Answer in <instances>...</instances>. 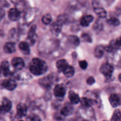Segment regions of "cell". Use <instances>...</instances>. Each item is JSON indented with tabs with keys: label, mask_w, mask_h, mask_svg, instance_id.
Returning <instances> with one entry per match:
<instances>
[{
	"label": "cell",
	"mask_w": 121,
	"mask_h": 121,
	"mask_svg": "<svg viewBox=\"0 0 121 121\" xmlns=\"http://www.w3.org/2000/svg\"><path fill=\"white\" fill-rule=\"evenodd\" d=\"M47 66L46 62L39 58H34L30 65V71L35 76L43 74L47 71Z\"/></svg>",
	"instance_id": "obj_1"
},
{
	"label": "cell",
	"mask_w": 121,
	"mask_h": 121,
	"mask_svg": "<svg viewBox=\"0 0 121 121\" xmlns=\"http://www.w3.org/2000/svg\"><path fill=\"white\" fill-rule=\"evenodd\" d=\"M92 6L93 10L96 15L100 18H104L106 17L107 13L105 9L101 6L100 4L96 0H93L92 1Z\"/></svg>",
	"instance_id": "obj_2"
},
{
	"label": "cell",
	"mask_w": 121,
	"mask_h": 121,
	"mask_svg": "<svg viewBox=\"0 0 121 121\" xmlns=\"http://www.w3.org/2000/svg\"><path fill=\"white\" fill-rule=\"evenodd\" d=\"M55 81V78L53 75H49L45 76L44 78H42L39 80V84L40 86L44 89H49L52 86L53 82Z\"/></svg>",
	"instance_id": "obj_3"
},
{
	"label": "cell",
	"mask_w": 121,
	"mask_h": 121,
	"mask_svg": "<svg viewBox=\"0 0 121 121\" xmlns=\"http://www.w3.org/2000/svg\"><path fill=\"white\" fill-rule=\"evenodd\" d=\"M17 83L13 79H4L0 82V88H5L8 91H13L17 87Z\"/></svg>",
	"instance_id": "obj_4"
},
{
	"label": "cell",
	"mask_w": 121,
	"mask_h": 121,
	"mask_svg": "<svg viewBox=\"0 0 121 121\" xmlns=\"http://www.w3.org/2000/svg\"><path fill=\"white\" fill-rule=\"evenodd\" d=\"M100 70L104 76L106 77L107 79H110L111 78L113 72L114 68L110 64L104 63L100 67Z\"/></svg>",
	"instance_id": "obj_5"
},
{
	"label": "cell",
	"mask_w": 121,
	"mask_h": 121,
	"mask_svg": "<svg viewBox=\"0 0 121 121\" xmlns=\"http://www.w3.org/2000/svg\"><path fill=\"white\" fill-rule=\"evenodd\" d=\"M8 17L9 20L15 21L20 18V12L15 8H12L8 11Z\"/></svg>",
	"instance_id": "obj_6"
},
{
	"label": "cell",
	"mask_w": 121,
	"mask_h": 121,
	"mask_svg": "<svg viewBox=\"0 0 121 121\" xmlns=\"http://www.w3.org/2000/svg\"><path fill=\"white\" fill-rule=\"evenodd\" d=\"M53 93L56 98H61L65 96L66 93V89L63 85H57L53 89Z\"/></svg>",
	"instance_id": "obj_7"
},
{
	"label": "cell",
	"mask_w": 121,
	"mask_h": 121,
	"mask_svg": "<svg viewBox=\"0 0 121 121\" xmlns=\"http://www.w3.org/2000/svg\"><path fill=\"white\" fill-rule=\"evenodd\" d=\"M11 64L16 70H21L24 67V62L20 57H14L12 59Z\"/></svg>",
	"instance_id": "obj_8"
},
{
	"label": "cell",
	"mask_w": 121,
	"mask_h": 121,
	"mask_svg": "<svg viewBox=\"0 0 121 121\" xmlns=\"http://www.w3.org/2000/svg\"><path fill=\"white\" fill-rule=\"evenodd\" d=\"M62 24H63L59 21H57L52 23L51 26V28H50L51 33L54 35H57L59 34L62 30Z\"/></svg>",
	"instance_id": "obj_9"
},
{
	"label": "cell",
	"mask_w": 121,
	"mask_h": 121,
	"mask_svg": "<svg viewBox=\"0 0 121 121\" xmlns=\"http://www.w3.org/2000/svg\"><path fill=\"white\" fill-rule=\"evenodd\" d=\"M74 108L72 105L71 104L66 103L60 110V114L65 117H67V116H70V115L72 114Z\"/></svg>",
	"instance_id": "obj_10"
},
{
	"label": "cell",
	"mask_w": 121,
	"mask_h": 121,
	"mask_svg": "<svg viewBox=\"0 0 121 121\" xmlns=\"http://www.w3.org/2000/svg\"><path fill=\"white\" fill-rule=\"evenodd\" d=\"M27 107L25 104L20 103L17 106V115L19 118L25 117L27 114Z\"/></svg>",
	"instance_id": "obj_11"
},
{
	"label": "cell",
	"mask_w": 121,
	"mask_h": 121,
	"mask_svg": "<svg viewBox=\"0 0 121 121\" xmlns=\"http://www.w3.org/2000/svg\"><path fill=\"white\" fill-rule=\"evenodd\" d=\"M0 71L5 76H8L11 74L9 70V65L7 61H3L0 66Z\"/></svg>",
	"instance_id": "obj_12"
},
{
	"label": "cell",
	"mask_w": 121,
	"mask_h": 121,
	"mask_svg": "<svg viewBox=\"0 0 121 121\" xmlns=\"http://www.w3.org/2000/svg\"><path fill=\"white\" fill-rule=\"evenodd\" d=\"M8 39L11 42L15 43L19 39V35L17 29L13 28L9 30L8 33Z\"/></svg>",
	"instance_id": "obj_13"
},
{
	"label": "cell",
	"mask_w": 121,
	"mask_h": 121,
	"mask_svg": "<svg viewBox=\"0 0 121 121\" xmlns=\"http://www.w3.org/2000/svg\"><path fill=\"white\" fill-rule=\"evenodd\" d=\"M109 101L112 106L116 108L121 105V99L116 94H112L109 98Z\"/></svg>",
	"instance_id": "obj_14"
},
{
	"label": "cell",
	"mask_w": 121,
	"mask_h": 121,
	"mask_svg": "<svg viewBox=\"0 0 121 121\" xmlns=\"http://www.w3.org/2000/svg\"><path fill=\"white\" fill-rule=\"evenodd\" d=\"M119 47V46L117 44L116 40H112L109 44L104 47V48H105V51H106V52H109V53H113V52L117 51Z\"/></svg>",
	"instance_id": "obj_15"
},
{
	"label": "cell",
	"mask_w": 121,
	"mask_h": 121,
	"mask_svg": "<svg viewBox=\"0 0 121 121\" xmlns=\"http://www.w3.org/2000/svg\"><path fill=\"white\" fill-rule=\"evenodd\" d=\"M2 108L4 112H9L12 108V103L7 98H4L2 100Z\"/></svg>",
	"instance_id": "obj_16"
},
{
	"label": "cell",
	"mask_w": 121,
	"mask_h": 121,
	"mask_svg": "<svg viewBox=\"0 0 121 121\" xmlns=\"http://www.w3.org/2000/svg\"><path fill=\"white\" fill-rule=\"evenodd\" d=\"M94 17L91 15H87L83 17L81 19L80 24L83 27H87L93 21Z\"/></svg>",
	"instance_id": "obj_17"
},
{
	"label": "cell",
	"mask_w": 121,
	"mask_h": 121,
	"mask_svg": "<svg viewBox=\"0 0 121 121\" xmlns=\"http://www.w3.org/2000/svg\"><path fill=\"white\" fill-rule=\"evenodd\" d=\"M4 51L6 53H13L15 51V43L13 42H8L5 44L4 46Z\"/></svg>",
	"instance_id": "obj_18"
},
{
	"label": "cell",
	"mask_w": 121,
	"mask_h": 121,
	"mask_svg": "<svg viewBox=\"0 0 121 121\" xmlns=\"http://www.w3.org/2000/svg\"><path fill=\"white\" fill-rule=\"evenodd\" d=\"M68 97L70 102L72 104H77L80 101V98L79 96L72 91H70L69 92Z\"/></svg>",
	"instance_id": "obj_19"
},
{
	"label": "cell",
	"mask_w": 121,
	"mask_h": 121,
	"mask_svg": "<svg viewBox=\"0 0 121 121\" xmlns=\"http://www.w3.org/2000/svg\"><path fill=\"white\" fill-rule=\"evenodd\" d=\"M19 47L21 52L24 54H28L30 53L29 45L26 41H21L19 43Z\"/></svg>",
	"instance_id": "obj_20"
},
{
	"label": "cell",
	"mask_w": 121,
	"mask_h": 121,
	"mask_svg": "<svg viewBox=\"0 0 121 121\" xmlns=\"http://www.w3.org/2000/svg\"><path fill=\"white\" fill-rule=\"evenodd\" d=\"M104 51H105V48L103 46H101V45L96 46L94 49V52L95 56L97 58L102 57L104 55Z\"/></svg>",
	"instance_id": "obj_21"
},
{
	"label": "cell",
	"mask_w": 121,
	"mask_h": 121,
	"mask_svg": "<svg viewBox=\"0 0 121 121\" xmlns=\"http://www.w3.org/2000/svg\"><path fill=\"white\" fill-rule=\"evenodd\" d=\"M56 65V67L58 69V70L59 72H62L63 70L66 68V66L68 65V63L66 60H65V59H60V60L57 61Z\"/></svg>",
	"instance_id": "obj_22"
},
{
	"label": "cell",
	"mask_w": 121,
	"mask_h": 121,
	"mask_svg": "<svg viewBox=\"0 0 121 121\" xmlns=\"http://www.w3.org/2000/svg\"><path fill=\"white\" fill-rule=\"evenodd\" d=\"M81 105L84 108H90L94 102L93 99H89L88 98H82L80 99Z\"/></svg>",
	"instance_id": "obj_23"
},
{
	"label": "cell",
	"mask_w": 121,
	"mask_h": 121,
	"mask_svg": "<svg viewBox=\"0 0 121 121\" xmlns=\"http://www.w3.org/2000/svg\"><path fill=\"white\" fill-rule=\"evenodd\" d=\"M74 69L72 66L68 65L66 68L63 70V73L66 78H71L74 74Z\"/></svg>",
	"instance_id": "obj_24"
},
{
	"label": "cell",
	"mask_w": 121,
	"mask_h": 121,
	"mask_svg": "<svg viewBox=\"0 0 121 121\" xmlns=\"http://www.w3.org/2000/svg\"><path fill=\"white\" fill-rule=\"evenodd\" d=\"M103 28V24H102V21L100 20H97L95 23L94 24L93 26V29L96 32L100 31Z\"/></svg>",
	"instance_id": "obj_25"
},
{
	"label": "cell",
	"mask_w": 121,
	"mask_h": 121,
	"mask_svg": "<svg viewBox=\"0 0 121 121\" xmlns=\"http://www.w3.org/2000/svg\"><path fill=\"white\" fill-rule=\"evenodd\" d=\"M112 121H121V112L119 109L114 111L113 114L111 118Z\"/></svg>",
	"instance_id": "obj_26"
},
{
	"label": "cell",
	"mask_w": 121,
	"mask_h": 121,
	"mask_svg": "<svg viewBox=\"0 0 121 121\" xmlns=\"http://www.w3.org/2000/svg\"><path fill=\"white\" fill-rule=\"evenodd\" d=\"M68 41L74 46H78L79 44V40L78 37L75 35H70L68 37Z\"/></svg>",
	"instance_id": "obj_27"
},
{
	"label": "cell",
	"mask_w": 121,
	"mask_h": 121,
	"mask_svg": "<svg viewBox=\"0 0 121 121\" xmlns=\"http://www.w3.org/2000/svg\"><path fill=\"white\" fill-rule=\"evenodd\" d=\"M51 21H52V17L49 14H45L42 18V21L45 25L49 24L51 23Z\"/></svg>",
	"instance_id": "obj_28"
},
{
	"label": "cell",
	"mask_w": 121,
	"mask_h": 121,
	"mask_svg": "<svg viewBox=\"0 0 121 121\" xmlns=\"http://www.w3.org/2000/svg\"><path fill=\"white\" fill-rule=\"evenodd\" d=\"M25 8H26V2L23 0H21L19 2H18L17 3H16L15 8H17L20 13L24 10Z\"/></svg>",
	"instance_id": "obj_29"
},
{
	"label": "cell",
	"mask_w": 121,
	"mask_h": 121,
	"mask_svg": "<svg viewBox=\"0 0 121 121\" xmlns=\"http://www.w3.org/2000/svg\"><path fill=\"white\" fill-rule=\"evenodd\" d=\"M27 121H41L40 117L36 114H30L26 118Z\"/></svg>",
	"instance_id": "obj_30"
},
{
	"label": "cell",
	"mask_w": 121,
	"mask_h": 121,
	"mask_svg": "<svg viewBox=\"0 0 121 121\" xmlns=\"http://www.w3.org/2000/svg\"><path fill=\"white\" fill-rule=\"evenodd\" d=\"M107 22L108 24H109L112 25V26H118L120 23L118 19L116 18H115V17H112V18H109V20H107Z\"/></svg>",
	"instance_id": "obj_31"
},
{
	"label": "cell",
	"mask_w": 121,
	"mask_h": 121,
	"mask_svg": "<svg viewBox=\"0 0 121 121\" xmlns=\"http://www.w3.org/2000/svg\"><path fill=\"white\" fill-rule=\"evenodd\" d=\"M36 29V26L35 25H33L31 27L30 29L29 30L28 33V39H33L34 37V34H35Z\"/></svg>",
	"instance_id": "obj_32"
},
{
	"label": "cell",
	"mask_w": 121,
	"mask_h": 121,
	"mask_svg": "<svg viewBox=\"0 0 121 121\" xmlns=\"http://www.w3.org/2000/svg\"><path fill=\"white\" fill-rule=\"evenodd\" d=\"M81 39L83 41H85V42L88 43H91L92 40H91V38L90 37V35L87 34H83L81 35Z\"/></svg>",
	"instance_id": "obj_33"
},
{
	"label": "cell",
	"mask_w": 121,
	"mask_h": 121,
	"mask_svg": "<svg viewBox=\"0 0 121 121\" xmlns=\"http://www.w3.org/2000/svg\"><path fill=\"white\" fill-rule=\"evenodd\" d=\"M68 16L66 15H61L60 16L58 17V21H60L62 24L65 23L68 20Z\"/></svg>",
	"instance_id": "obj_34"
},
{
	"label": "cell",
	"mask_w": 121,
	"mask_h": 121,
	"mask_svg": "<svg viewBox=\"0 0 121 121\" xmlns=\"http://www.w3.org/2000/svg\"><path fill=\"white\" fill-rule=\"evenodd\" d=\"M79 66L82 69L85 70L87 67V62L85 60H81L79 61Z\"/></svg>",
	"instance_id": "obj_35"
},
{
	"label": "cell",
	"mask_w": 121,
	"mask_h": 121,
	"mask_svg": "<svg viewBox=\"0 0 121 121\" xmlns=\"http://www.w3.org/2000/svg\"><path fill=\"white\" fill-rule=\"evenodd\" d=\"M94 83H95V79L92 76L89 77V78L87 79V83L89 85H93Z\"/></svg>",
	"instance_id": "obj_36"
},
{
	"label": "cell",
	"mask_w": 121,
	"mask_h": 121,
	"mask_svg": "<svg viewBox=\"0 0 121 121\" xmlns=\"http://www.w3.org/2000/svg\"><path fill=\"white\" fill-rule=\"evenodd\" d=\"M4 15H5L4 10L3 8H1V7H0V20L4 17Z\"/></svg>",
	"instance_id": "obj_37"
},
{
	"label": "cell",
	"mask_w": 121,
	"mask_h": 121,
	"mask_svg": "<svg viewBox=\"0 0 121 121\" xmlns=\"http://www.w3.org/2000/svg\"><path fill=\"white\" fill-rule=\"evenodd\" d=\"M116 43H117V44L119 46H121V37H120L117 38V39L116 40Z\"/></svg>",
	"instance_id": "obj_38"
},
{
	"label": "cell",
	"mask_w": 121,
	"mask_h": 121,
	"mask_svg": "<svg viewBox=\"0 0 121 121\" xmlns=\"http://www.w3.org/2000/svg\"><path fill=\"white\" fill-rule=\"evenodd\" d=\"M10 1H11L12 2H13V3L16 4V3H17L18 2H19L20 1H21V0H10Z\"/></svg>",
	"instance_id": "obj_39"
},
{
	"label": "cell",
	"mask_w": 121,
	"mask_h": 121,
	"mask_svg": "<svg viewBox=\"0 0 121 121\" xmlns=\"http://www.w3.org/2000/svg\"><path fill=\"white\" fill-rule=\"evenodd\" d=\"M2 106H1V105H0V113H1V112H2Z\"/></svg>",
	"instance_id": "obj_40"
},
{
	"label": "cell",
	"mask_w": 121,
	"mask_h": 121,
	"mask_svg": "<svg viewBox=\"0 0 121 121\" xmlns=\"http://www.w3.org/2000/svg\"><path fill=\"white\" fill-rule=\"evenodd\" d=\"M119 80L121 82V74H120V75L119 76Z\"/></svg>",
	"instance_id": "obj_41"
},
{
	"label": "cell",
	"mask_w": 121,
	"mask_h": 121,
	"mask_svg": "<svg viewBox=\"0 0 121 121\" xmlns=\"http://www.w3.org/2000/svg\"><path fill=\"white\" fill-rule=\"evenodd\" d=\"M106 121V120H104V121Z\"/></svg>",
	"instance_id": "obj_42"
},
{
	"label": "cell",
	"mask_w": 121,
	"mask_h": 121,
	"mask_svg": "<svg viewBox=\"0 0 121 121\" xmlns=\"http://www.w3.org/2000/svg\"><path fill=\"white\" fill-rule=\"evenodd\" d=\"M0 74H1V71H0Z\"/></svg>",
	"instance_id": "obj_43"
},
{
	"label": "cell",
	"mask_w": 121,
	"mask_h": 121,
	"mask_svg": "<svg viewBox=\"0 0 121 121\" xmlns=\"http://www.w3.org/2000/svg\"></svg>",
	"instance_id": "obj_44"
}]
</instances>
